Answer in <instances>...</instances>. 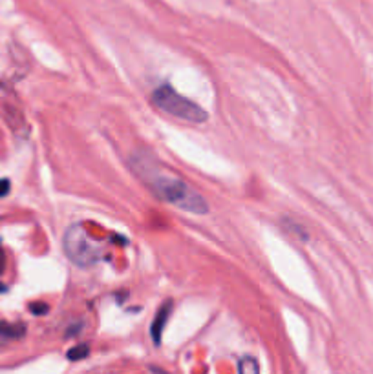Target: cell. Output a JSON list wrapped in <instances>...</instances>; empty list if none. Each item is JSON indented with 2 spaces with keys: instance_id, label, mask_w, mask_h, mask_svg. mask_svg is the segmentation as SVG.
<instances>
[{
  "instance_id": "cell-1",
  "label": "cell",
  "mask_w": 373,
  "mask_h": 374,
  "mask_svg": "<svg viewBox=\"0 0 373 374\" xmlns=\"http://www.w3.org/2000/svg\"><path fill=\"white\" fill-rule=\"evenodd\" d=\"M134 170L146 183V187L154 192L156 196L165 203L176 207V209L190 212L194 216H205L209 214V203L198 190H194L189 183L181 181L180 177L165 174L146 158L139 155L132 161Z\"/></svg>"
},
{
  "instance_id": "cell-2",
  "label": "cell",
  "mask_w": 373,
  "mask_h": 374,
  "mask_svg": "<svg viewBox=\"0 0 373 374\" xmlns=\"http://www.w3.org/2000/svg\"><path fill=\"white\" fill-rule=\"evenodd\" d=\"M154 102H156V106L161 108L165 114L172 115V117H176V119L187 121V123L202 124L209 119L207 111L203 110L198 102H194V101H190V99L180 95L176 89L168 84L159 86V88L156 89Z\"/></svg>"
},
{
  "instance_id": "cell-3",
  "label": "cell",
  "mask_w": 373,
  "mask_h": 374,
  "mask_svg": "<svg viewBox=\"0 0 373 374\" xmlns=\"http://www.w3.org/2000/svg\"><path fill=\"white\" fill-rule=\"evenodd\" d=\"M63 248H65L66 258L81 268L92 267L101 260V248L95 245V241L88 236L81 223H73L66 229Z\"/></svg>"
},
{
  "instance_id": "cell-4",
  "label": "cell",
  "mask_w": 373,
  "mask_h": 374,
  "mask_svg": "<svg viewBox=\"0 0 373 374\" xmlns=\"http://www.w3.org/2000/svg\"><path fill=\"white\" fill-rule=\"evenodd\" d=\"M172 309H174V305H172L171 299H167L163 305L159 307L158 312H156V318L151 325V336L156 345H161V338H163V331L168 324V318H171V314H172Z\"/></svg>"
},
{
  "instance_id": "cell-5",
  "label": "cell",
  "mask_w": 373,
  "mask_h": 374,
  "mask_svg": "<svg viewBox=\"0 0 373 374\" xmlns=\"http://www.w3.org/2000/svg\"><path fill=\"white\" fill-rule=\"evenodd\" d=\"M26 332V327L21 324L9 325V324H0V336L2 338H21Z\"/></svg>"
},
{
  "instance_id": "cell-6",
  "label": "cell",
  "mask_w": 373,
  "mask_h": 374,
  "mask_svg": "<svg viewBox=\"0 0 373 374\" xmlns=\"http://www.w3.org/2000/svg\"><path fill=\"white\" fill-rule=\"evenodd\" d=\"M238 370L242 374H256L260 370V365H258V362L253 356H247L242 358L240 362H238Z\"/></svg>"
},
{
  "instance_id": "cell-7",
  "label": "cell",
  "mask_w": 373,
  "mask_h": 374,
  "mask_svg": "<svg viewBox=\"0 0 373 374\" xmlns=\"http://www.w3.org/2000/svg\"><path fill=\"white\" fill-rule=\"evenodd\" d=\"M90 354V345H75L73 349H70L68 353H66V358L68 360H72V362H79V360H85L86 356Z\"/></svg>"
},
{
  "instance_id": "cell-8",
  "label": "cell",
  "mask_w": 373,
  "mask_h": 374,
  "mask_svg": "<svg viewBox=\"0 0 373 374\" xmlns=\"http://www.w3.org/2000/svg\"><path fill=\"white\" fill-rule=\"evenodd\" d=\"M30 311L33 312L35 316H44V314H48V312H50V305H46V303H40V302L31 303Z\"/></svg>"
},
{
  "instance_id": "cell-9",
  "label": "cell",
  "mask_w": 373,
  "mask_h": 374,
  "mask_svg": "<svg viewBox=\"0 0 373 374\" xmlns=\"http://www.w3.org/2000/svg\"><path fill=\"white\" fill-rule=\"evenodd\" d=\"M9 194V181L8 179H2L0 181V197H6Z\"/></svg>"
},
{
  "instance_id": "cell-10",
  "label": "cell",
  "mask_w": 373,
  "mask_h": 374,
  "mask_svg": "<svg viewBox=\"0 0 373 374\" xmlns=\"http://www.w3.org/2000/svg\"><path fill=\"white\" fill-rule=\"evenodd\" d=\"M2 268H4V252L0 248V274H2ZM0 290H4V285L0 283Z\"/></svg>"
}]
</instances>
